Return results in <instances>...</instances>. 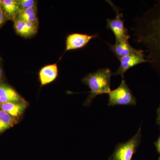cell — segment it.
I'll use <instances>...</instances> for the list:
<instances>
[{
    "label": "cell",
    "instance_id": "1",
    "mask_svg": "<svg viewBox=\"0 0 160 160\" xmlns=\"http://www.w3.org/2000/svg\"><path fill=\"white\" fill-rule=\"evenodd\" d=\"M132 30L135 41L145 48L146 59L160 75V0L137 19Z\"/></svg>",
    "mask_w": 160,
    "mask_h": 160
},
{
    "label": "cell",
    "instance_id": "2",
    "mask_svg": "<svg viewBox=\"0 0 160 160\" xmlns=\"http://www.w3.org/2000/svg\"><path fill=\"white\" fill-rule=\"evenodd\" d=\"M113 73L108 68L98 69L85 77L82 82L89 87L90 91L86 102L85 106H89L97 96L109 94L111 90V78Z\"/></svg>",
    "mask_w": 160,
    "mask_h": 160
},
{
    "label": "cell",
    "instance_id": "3",
    "mask_svg": "<svg viewBox=\"0 0 160 160\" xmlns=\"http://www.w3.org/2000/svg\"><path fill=\"white\" fill-rule=\"evenodd\" d=\"M142 134L140 127L136 134L127 142L117 145L113 153L108 160H132L141 142Z\"/></svg>",
    "mask_w": 160,
    "mask_h": 160
},
{
    "label": "cell",
    "instance_id": "4",
    "mask_svg": "<svg viewBox=\"0 0 160 160\" xmlns=\"http://www.w3.org/2000/svg\"><path fill=\"white\" fill-rule=\"evenodd\" d=\"M108 95L109 106H135L137 102L124 79L122 80L119 86L114 90H110Z\"/></svg>",
    "mask_w": 160,
    "mask_h": 160
},
{
    "label": "cell",
    "instance_id": "5",
    "mask_svg": "<svg viewBox=\"0 0 160 160\" xmlns=\"http://www.w3.org/2000/svg\"><path fill=\"white\" fill-rule=\"evenodd\" d=\"M116 12V17L113 19H107L106 28L113 32L116 38V42L128 39L130 38L128 30L124 25L125 20L122 19V13L120 12V9L111 1H106Z\"/></svg>",
    "mask_w": 160,
    "mask_h": 160
},
{
    "label": "cell",
    "instance_id": "6",
    "mask_svg": "<svg viewBox=\"0 0 160 160\" xmlns=\"http://www.w3.org/2000/svg\"><path fill=\"white\" fill-rule=\"evenodd\" d=\"M144 52V50L141 49L137 53L129 55L120 59L119 67L116 72L113 73V75H121L123 79L126 72L130 68L141 63L149 62V61L145 58Z\"/></svg>",
    "mask_w": 160,
    "mask_h": 160
},
{
    "label": "cell",
    "instance_id": "7",
    "mask_svg": "<svg viewBox=\"0 0 160 160\" xmlns=\"http://www.w3.org/2000/svg\"><path fill=\"white\" fill-rule=\"evenodd\" d=\"M98 34L88 35L73 33L66 38V51L80 49L86 46L92 39L95 38Z\"/></svg>",
    "mask_w": 160,
    "mask_h": 160
},
{
    "label": "cell",
    "instance_id": "8",
    "mask_svg": "<svg viewBox=\"0 0 160 160\" xmlns=\"http://www.w3.org/2000/svg\"><path fill=\"white\" fill-rule=\"evenodd\" d=\"M26 102L25 99L10 86L0 82V105L6 103H20Z\"/></svg>",
    "mask_w": 160,
    "mask_h": 160
},
{
    "label": "cell",
    "instance_id": "9",
    "mask_svg": "<svg viewBox=\"0 0 160 160\" xmlns=\"http://www.w3.org/2000/svg\"><path fill=\"white\" fill-rule=\"evenodd\" d=\"M108 44L110 50L119 60L129 55L137 53L141 50L136 49L132 46L128 39L116 42L114 44Z\"/></svg>",
    "mask_w": 160,
    "mask_h": 160
},
{
    "label": "cell",
    "instance_id": "10",
    "mask_svg": "<svg viewBox=\"0 0 160 160\" xmlns=\"http://www.w3.org/2000/svg\"><path fill=\"white\" fill-rule=\"evenodd\" d=\"M58 68L57 64L48 65L41 69L39 73L42 86H45L54 81L57 78Z\"/></svg>",
    "mask_w": 160,
    "mask_h": 160
},
{
    "label": "cell",
    "instance_id": "11",
    "mask_svg": "<svg viewBox=\"0 0 160 160\" xmlns=\"http://www.w3.org/2000/svg\"><path fill=\"white\" fill-rule=\"evenodd\" d=\"M28 106L27 102L20 103H6L0 105V109L17 119L23 114Z\"/></svg>",
    "mask_w": 160,
    "mask_h": 160
},
{
    "label": "cell",
    "instance_id": "12",
    "mask_svg": "<svg viewBox=\"0 0 160 160\" xmlns=\"http://www.w3.org/2000/svg\"><path fill=\"white\" fill-rule=\"evenodd\" d=\"M2 9L6 17L14 20L20 10L17 1L15 0H3Z\"/></svg>",
    "mask_w": 160,
    "mask_h": 160
},
{
    "label": "cell",
    "instance_id": "13",
    "mask_svg": "<svg viewBox=\"0 0 160 160\" xmlns=\"http://www.w3.org/2000/svg\"><path fill=\"white\" fill-rule=\"evenodd\" d=\"M37 11V6L33 8L20 10L16 19L22 20L25 22H37L38 21Z\"/></svg>",
    "mask_w": 160,
    "mask_h": 160
},
{
    "label": "cell",
    "instance_id": "14",
    "mask_svg": "<svg viewBox=\"0 0 160 160\" xmlns=\"http://www.w3.org/2000/svg\"><path fill=\"white\" fill-rule=\"evenodd\" d=\"M17 119L0 109V133L17 123Z\"/></svg>",
    "mask_w": 160,
    "mask_h": 160
},
{
    "label": "cell",
    "instance_id": "15",
    "mask_svg": "<svg viewBox=\"0 0 160 160\" xmlns=\"http://www.w3.org/2000/svg\"><path fill=\"white\" fill-rule=\"evenodd\" d=\"M14 26L17 32L20 35L24 37H29L30 36L26 27V22L22 20L16 19L14 20Z\"/></svg>",
    "mask_w": 160,
    "mask_h": 160
},
{
    "label": "cell",
    "instance_id": "16",
    "mask_svg": "<svg viewBox=\"0 0 160 160\" xmlns=\"http://www.w3.org/2000/svg\"><path fill=\"white\" fill-rule=\"evenodd\" d=\"M17 2L20 10L33 8L37 6L36 2L33 0H19Z\"/></svg>",
    "mask_w": 160,
    "mask_h": 160
},
{
    "label": "cell",
    "instance_id": "17",
    "mask_svg": "<svg viewBox=\"0 0 160 160\" xmlns=\"http://www.w3.org/2000/svg\"><path fill=\"white\" fill-rule=\"evenodd\" d=\"M26 26L29 31L30 36L35 34L37 32L38 26V22H26Z\"/></svg>",
    "mask_w": 160,
    "mask_h": 160
},
{
    "label": "cell",
    "instance_id": "18",
    "mask_svg": "<svg viewBox=\"0 0 160 160\" xmlns=\"http://www.w3.org/2000/svg\"><path fill=\"white\" fill-rule=\"evenodd\" d=\"M154 145L158 152L159 153V157L158 160H160V134L156 142H155Z\"/></svg>",
    "mask_w": 160,
    "mask_h": 160
},
{
    "label": "cell",
    "instance_id": "19",
    "mask_svg": "<svg viewBox=\"0 0 160 160\" xmlns=\"http://www.w3.org/2000/svg\"><path fill=\"white\" fill-rule=\"evenodd\" d=\"M6 17L2 8H0V26H2L3 23H4Z\"/></svg>",
    "mask_w": 160,
    "mask_h": 160
},
{
    "label": "cell",
    "instance_id": "20",
    "mask_svg": "<svg viewBox=\"0 0 160 160\" xmlns=\"http://www.w3.org/2000/svg\"><path fill=\"white\" fill-rule=\"evenodd\" d=\"M156 123L160 127V105L157 110V117Z\"/></svg>",
    "mask_w": 160,
    "mask_h": 160
},
{
    "label": "cell",
    "instance_id": "21",
    "mask_svg": "<svg viewBox=\"0 0 160 160\" xmlns=\"http://www.w3.org/2000/svg\"><path fill=\"white\" fill-rule=\"evenodd\" d=\"M3 72L2 69V67L0 66V80L1 79L2 77Z\"/></svg>",
    "mask_w": 160,
    "mask_h": 160
},
{
    "label": "cell",
    "instance_id": "22",
    "mask_svg": "<svg viewBox=\"0 0 160 160\" xmlns=\"http://www.w3.org/2000/svg\"><path fill=\"white\" fill-rule=\"evenodd\" d=\"M2 1L0 0V8H2Z\"/></svg>",
    "mask_w": 160,
    "mask_h": 160
}]
</instances>
